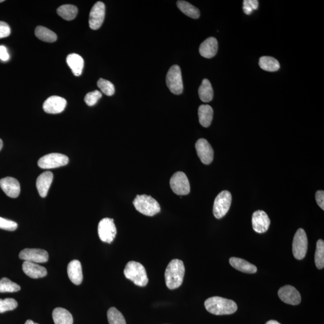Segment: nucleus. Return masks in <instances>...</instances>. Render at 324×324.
Listing matches in <instances>:
<instances>
[{"mask_svg":"<svg viewBox=\"0 0 324 324\" xmlns=\"http://www.w3.org/2000/svg\"><path fill=\"white\" fill-rule=\"evenodd\" d=\"M66 105L67 101L65 98L60 96H53L45 101L43 108L45 112L55 114L62 113Z\"/></svg>","mask_w":324,"mask_h":324,"instance_id":"2eb2a0df","label":"nucleus"},{"mask_svg":"<svg viewBox=\"0 0 324 324\" xmlns=\"http://www.w3.org/2000/svg\"><path fill=\"white\" fill-rule=\"evenodd\" d=\"M20 290V286L8 278L3 277L0 279V292H15Z\"/></svg>","mask_w":324,"mask_h":324,"instance_id":"473e14b6","label":"nucleus"},{"mask_svg":"<svg viewBox=\"0 0 324 324\" xmlns=\"http://www.w3.org/2000/svg\"><path fill=\"white\" fill-rule=\"evenodd\" d=\"M0 187L6 195L12 198L18 197L21 192L19 181L12 177H7L0 179Z\"/></svg>","mask_w":324,"mask_h":324,"instance_id":"f3484780","label":"nucleus"},{"mask_svg":"<svg viewBox=\"0 0 324 324\" xmlns=\"http://www.w3.org/2000/svg\"><path fill=\"white\" fill-rule=\"evenodd\" d=\"M243 5H244V7H249L253 11H255V10L258 9L259 2H258L257 0H244L243 1Z\"/></svg>","mask_w":324,"mask_h":324,"instance_id":"ea45409f","label":"nucleus"},{"mask_svg":"<svg viewBox=\"0 0 324 324\" xmlns=\"http://www.w3.org/2000/svg\"><path fill=\"white\" fill-rule=\"evenodd\" d=\"M229 263L231 266L235 269L243 273L254 274L257 272V268L255 265L250 264V262L242 259V258H231L229 259Z\"/></svg>","mask_w":324,"mask_h":324,"instance_id":"4be33fe9","label":"nucleus"},{"mask_svg":"<svg viewBox=\"0 0 324 324\" xmlns=\"http://www.w3.org/2000/svg\"><path fill=\"white\" fill-rule=\"evenodd\" d=\"M205 307L209 312L216 315H231L237 310L234 301L220 297H212L205 301Z\"/></svg>","mask_w":324,"mask_h":324,"instance_id":"f03ea898","label":"nucleus"},{"mask_svg":"<svg viewBox=\"0 0 324 324\" xmlns=\"http://www.w3.org/2000/svg\"><path fill=\"white\" fill-rule=\"evenodd\" d=\"M105 16V6L103 2L98 1L91 10L89 25L91 29L97 30L102 26Z\"/></svg>","mask_w":324,"mask_h":324,"instance_id":"9b49d317","label":"nucleus"},{"mask_svg":"<svg viewBox=\"0 0 324 324\" xmlns=\"http://www.w3.org/2000/svg\"><path fill=\"white\" fill-rule=\"evenodd\" d=\"M170 186L172 191L178 195H186L191 191L189 179L183 172H177L173 175Z\"/></svg>","mask_w":324,"mask_h":324,"instance_id":"1a4fd4ad","label":"nucleus"},{"mask_svg":"<svg viewBox=\"0 0 324 324\" xmlns=\"http://www.w3.org/2000/svg\"><path fill=\"white\" fill-rule=\"evenodd\" d=\"M2 146H3V143H2V141L1 139H0V151H1L2 148Z\"/></svg>","mask_w":324,"mask_h":324,"instance_id":"a18cd8bd","label":"nucleus"},{"mask_svg":"<svg viewBox=\"0 0 324 324\" xmlns=\"http://www.w3.org/2000/svg\"><path fill=\"white\" fill-rule=\"evenodd\" d=\"M57 14L66 21H72L77 16L78 10L77 7L71 4H65L58 7Z\"/></svg>","mask_w":324,"mask_h":324,"instance_id":"cd10ccee","label":"nucleus"},{"mask_svg":"<svg viewBox=\"0 0 324 324\" xmlns=\"http://www.w3.org/2000/svg\"><path fill=\"white\" fill-rule=\"evenodd\" d=\"M35 35L38 39L45 42L53 43L57 39V34L55 32L43 26L36 27L35 30Z\"/></svg>","mask_w":324,"mask_h":324,"instance_id":"bb28decb","label":"nucleus"},{"mask_svg":"<svg viewBox=\"0 0 324 324\" xmlns=\"http://www.w3.org/2000/svg\"><path fill=\"white\" fill-rule=\"evenodd\" d=\"M17 307V303L14 298L0 299V313L13 310Z\"/></svg>","mask_w":324,"mask_h":324,"instance_id":"f704fd0d","label":"nucleus"},{"mask_svg":"<svg viewBox=\"0 0 324 324\" xmlns=\"http://www.w3.org/2000/svg\"><path fill=\"white\" fill-rule=\"evenodd\" d=\"M166 85L174 95H179L183 93V83L180 67L174 65L169 69L166 75Z\"/></svg>","mask_w":324,"mask_h":324,"instance_id":"39448f33","label":"nucleus"},{"mask_svg":"<svg viewBox=\"0 0 324 324\" xmlns=\"http://www.w3.org/2000/svg\"><path fill=\"white\" fill-rule=\"evenodd\" d=\"M102 94L99 91L95 90L94 92L88 93L85 96L84 100L87 105L90 106L95 105L98 100L102 97Z\"/></svg>","mask_w":324,"mask_h":324,"instance_id":"c9c22d12","label":"nucleus"},{"mask_svg":"<svg viewBox=\"0 0 324 324\" xmlns=\"http://www.w3.org/2000/svg\"><path fill=\"white\" fill-rule=\"evenodd\" d=\"M316 267L318 269H323L324 267V242L319 240L316 243V249L315 255Z\"/></svg>","mask_w":324,"mask_h":324,"instance_id":"7c9ffc66","label":"nucleus"},{"mask_svg":"<svg viewBox=\"0 0 324 324\" xmlns=\"http://www.w3.org/2000/svg\"><path fill=\"white\" fill-rule=\"evenodd\" d=\"M25 324H39L37 323H35L33 322V321L32 320H27L26 322H25Z\"/></svg>","mask_w":324,"mask_h":324,"instance_id":"c03bdc74","label":"nucleus"},{"mask_svg":"<svg viewBox=\"0 0 324 324\" xmlns=\"http://www.w3.org/2000/svg\"><path fill=\"white\" fill-rule=\"evenodd\" d=\"M184 274L185 267L183 262L178 259L172 260L164 273L166 287L171 290L180 287L183 282Z\"/></svg>","mask_w":324,"mask_h":324,"instance_id":"f257e3e1","label":"nucleus"},{"mask_svg":"<svg viewBox=\"0 0 324 324\" xmlns=\"http://www.w3.org/2000/svg\"><path fill=\"white\" fill-rule=\"evenodd\" d=\"M243 11H244L245 14L249 15L252 14V13L254 11L252 9L249 8V7L243 6Z\"/></svg>","mask_w":324,"mask_h":324,"instance_id":"79ce46f5","label":"nucleus"},{"mask_svg":"<svg viewBox=\"0 0 324 324\" xmlns=\"http://www.w3.org/2000/svg\"><path fill=\"white\" fill-rule=\"evenodd\" d=\"M307 235L303 229H298L293 237L292 253L295 259L301 260L305 258L308 252Z\"/></svg>","mask_w":324,"mask_h":324,"instance_id":"423d86ee","label":"nucleus"},{"mask_svg":"<svg viewBox=\"0 0 324 324\" xmlns=\"http://www.w3.org/2000/svg\"><path fill=\"white\" fill-rule=\"evenodd\" d=\"M67 274L71 282L75 285L81 284L83 280L82 265L78 260H73L67 266Z\"/></svg>","mask_w":324,"mask_h":324,"instance_id":"412c9836","label":"nucleus"},{"mask_svg":"<svg viewBox=\"0 0 324 324\" xmlns=\"http://www.w3.org/2000/svg\"><path fill=\"white\" fill-rule=\"evenodd\" d=\"M53 174L47 171L40 174L36 181V187L40 196L45 197L47 196L48 191L53 181Z\"/></svg>","mask_w":324,"mask_h":324,"instance_id":"aec40b11","label":"nucleus"},{"mask_svg":"<svg viewBox=\"0 0 324 324\" xmlns=\"http://www.w3.org/2000/svg\"><path fill=\"white\" fill-rule=\"evenodd\" d=\"M218 50V42L216 38L209 37L202 43L199 47V53L202 57L211 58L216 55Z\"/></svg>","mask_w":324,"mask_h":324,"instance_id":"a211bd4d","label":"nucleus"},{"mask_svg":"<svg viewBox=\"0 0 324 324\" xmlns=\"http://www.w3.org/2000/svg\"><path fill=\"white\" fill-rule=\"evenodd\" d=\"M259 65L262 69L268 72H276L280 69V63L275 58L264 56L260 58Z\"/></svg>","mask_w":324,"mask_h":324,"instance_id":"c85d7f7f","label":"nucleus"},{"mask_svg":"<svg viewBox=\"0 0 324 324\" xmlns=\"http://www.w3.org/2000/svg\"><path fill=\"white\" fill-rule=\"evenodd\" d=\"M316 201L319 206L323 210H324V192L323 191H319L316 192L315 194Z\"/></svg>","mask_w":324,"mask_h":324,"instance_id":"58836bf2","label":"nucleus"},{"mask_svg":"<svg viewBox=\"0 0 324 324\" xmlns=\"http://www.w3.org/2000/svg\"><path fill=\"white\" fill-rule=\"evenodd\" d=\"M17 227V224L12 220L2 218L0 217V228L7 231H14Z\"/></svg>","mask_w":324,"mask_h":324,"instance_id":"e433bc0d","label":"nucleus"},{"mask_svg":"<svg viewBox=\"0 0 324 324\" xmlns=\"http://www.w3.org/2000/svg\"><path fill=\"white\" fill-rule=\"evenodd\" d=\"M67 156L60 153H50L43 156L38 161V166L42 169H53L65 166L69 163Z\"/></svg>","mask_w":324,"mask_h":324,"instance_id":"6e6552de","label":"nucleus"},{"mask_svg":"<svg viewBox=\"0 0 324 324\" xmlns=\"http://www.w3.org/2000/svg\"><path fill=\"white\" fill-rule=\"evenodd\" d=\"M197 156L205 164H209L213 161L214 151L209 142L205 139H199L195 144Z\"/></svg>","mask_w":324,"mask_h":324,"instance_id":"ddd939ff","label":"nucleus"},{"mask_svg":"<svg viewBox=\"0 0 324 324\" xmlns=\"http://www.w3.org/2000/svg\"><path fill=\"white\" fill-rule=\"evenodd\" d=\"M266 324H281L277 322V321H276L271 320V321H268V322L266 323Z\"/></svg>","mask_w":324,"mask_h":324,"instance_id":"37998d69","label":"nucleus"},{"mask_svg":"<svg viewBox=\"0 0 324 324\" xmlns=\"http://www.w3.org/2000/svg\"><path fill=\"white\" fill-rule=\"evenodd\" d=\"M198 116L200 124L204 128H208L213 117V110L209 105H202L198 109Z\"/></svg>","mask_w":324,"mask_h":324,"instance_id":"393cba45","label":"nucleus"},{"mask_svg":"<svg viewBox=\"0 0 324 324\" xmlns=\"http://www.w3.org/2000/svg\"><path fill=\"white\" fill-rule=\"evenodd\" d=\"M199 96L200 98L204 102H209L213 98L214 92L212 85L207 79L202 81L201 86L199 88Z\"/></svg>","mask_w":324,"mask_h":324,"instance_id":"a878e982","label":"nucleus"},{"mask_svg":"<svg viewBox=\"0 0 324 324\" xmlns=\"http://www.w3.org/2000/svg\"><path fill=\"white\" fill-rule=\"evenodd\" d=\"M178 9L189 17L193 19L199 18L200 11L199 9L189 2L185 1H178L177 2Z\"/></svg>","mask_w":324,"mask_h":324,"instance_id":"c756f323","label":"nucleus"},{"mask_svg":"<svg viewBox=\"0 0 324 324\" xmlns=\"http://www.w3.org/2000/svg\"><path fill=\"white\" fill-rule=\"evenodd\" d=\"M53 320L55 324H73L72 314L65 308H55L52 312Z\"/></svg>","mask_w":324,"mask_h":324,"instance_id":"b1692460","label":"nucleus"},{"mask_svg":"<svg viewBox=\"0 0 324 324\" xmlns=\"http://www.w3.org/2000/svg\"><path fill=\"white\" fill-rule=\"evenodd\" d=\"M4 0H0V3H1V2H4Z\"/></svg>","mask_w":324,"mask_h":324,"instance_id":"49530a36","label":"nucleus"},{"mask_svg":"<svg viewBox=\"0 0 324 324\" xmlns=\"http://www.w3.org/2000/svg\"><path fill=\"white\" fill-rule=\"evenodd\" d=\"M20 259L25 261L35 263L47 262L49 255L46 250L40 249H25L19 253Z\"/></svg>","mask_w":324,"mask_h":324,"instance_id":"f8f14e48","label":"nucleus"},{"mask_svg":"<svg viewBox=\"0 0 324 324\" xmlns=\"http://www.w3.org/2000/svg\"><path fill=\"white\" fill-rule=\"evenodd\" d=\"M133 203L136 210L145 216H153L161 211L158 202L153 197L146 194L136 196Z\"/></svg>","mask_w":324,"mask_h":324,"instance_id":"20e7f679","label":"nucleus"},{"mask_svg":"<svg viewBox=\"0 0 324 324\" xmlns=\"http://www.w3.org/2000/svg\"><path fill=\"white\" fill-rule=\"evenodd\" d=\"M98 234L103 242L111 243L114 240L116 229L113 219L105 218L98 225Z\"/></svg>","mask_w":324,"mask_h":324,"instance_id":"9d476101","label":"nucleus"},{"mask_svg":"<svg viewBox=\"0 0 324 324\" xmlns=\"http://www.w3.org/2000/svg\"><path fill=\"white\" fill-rule=\"evenodd\" d=\"M278 295L283 302L291 305H298L301 303V297L296 288L291 285H286L278 291Z\"/></svg>","mask_w":324,"mask_h":324,"instance_id":"4468645a","label":"nucleus"},{"mask_svg":"<svg viewBox=\"0 0 324 324\" xmlns=\"http://www.w3.org/2000/svg\"><path fill=\"white\" fill-rule=\"evenodd\" d=\"M97 86L101 92L106 96H111L115 93L114 85L110 81L100 78L97 81Z\"/></svg>","mask_w":324,"mask_h":324,"instance_id":"72a5a7b5","label":"nucleus"},{"mask_svg":"<svg viewBox=\"0 0 324 324\" xmlns=\"http://www.w3.org/2000/svg\"><path fill=\"white\" fill-rule=\"evenodd\" d=\"M270 225V220L267 214L262 210H258L252 216V226L255 232L262 234L267 231Z\"/></svg>","mask_w":324,"mask_h":324,"instance_id":"dca6fc26","label":"nucleus"},{"mask_svg":"<svg viewBox=\"0 0 324 324\" xmlns=\"http://www.w3.org/2000/svg\"><path fill=\"white\" fill-rule=\"evenodd\" d=\"M22 270L25 275L32 278H42L47 275L46 268L33 262L24 261Z\"/></svg>","mask_w":324,"mask_h":324,"instance_id":"6ab92c4d","label":"nucleus"},{"mask_svg":"<svg viewBox=\"0 0 324 324\" xmlns=\"http://www.w3.org/2000/svg\"><path fill=\"white\" fill-rule=\"evenodd\" d=\"M0 59L4 62L9 59V54L7 48L4 46H0Z\"/></svg>","mask_w":324,"mask_h":324,"instance_id":"a19ab883","label":"nucleus"},{"mask_svg":"<svg viewBox=\"0 0 324 324\" xmlns=\"http://www.w3.org/2000/svg\"><path fill=\"white\" fill-rule=\"evenodd\" d=\"M67 63L75 76L79 77L82 74L83 66H84V61L80 55L72 54L68 55Z\"/></svg>","mask_w":324,"mask_h":324,"instance_id":"5701e85b","label":"nucleus"},{"mask_svg":"<svg viewBox=\"0 0 324 324\" xmlns=\"http://www.w3.org/2000/svg\"><path fill=\"white\" fill-rule=\"evenodd\" d=\"M107 316L110 324H126L123 314L115 308H111L108 310Z\"/></svg>","mask_w":324,"mask_h":324,"instance_id":"2f4dec72","label":"nucleus"},{"mask_svg":"<svg viewBox=\"0 0 324 324\" xmlns=\"http://www.w3.org/2000/svg\"><path fill=\"white\" fill-rule=\"evenodd\" d=\"M232 195L229 192L224 191L215 199L213 206L214 216L217 219H221L228 212L231 207Z\"/></svg>","mask_w":324,"mask_h":324,"instance_id":"0eeeda50","label":"nucleus"},{"mask_svg":"<svg viewBox=\"0 0 324 324\" xmlns=\"http://www.w3.org/2000/svg\"><path fill=\"white\" fill-rule=\"evenodd\" d=\"M11 29L6 22L0 21V39L7 37L11 34Z\"/></svg>","mask_w":324,"mask_h":324,"instance_id":"4c0bfd02","label":"nucleus"},{"mask_svg":"<svg viewBox=\"0 0 324 324\" xmlns=\"http://www.w3.org/2000/svg\"><path fill=\"white\" fill-rule=\"evenodd\" d=\"M124 274L128 279L138 287H146L148 284V278L146 268L140 263L130 261L126 265Z\"/></svg>","mask_w":324,"mask_h":324,"instance_id":"7ed1b4c3","label":"nucleus"}]
</instances>
